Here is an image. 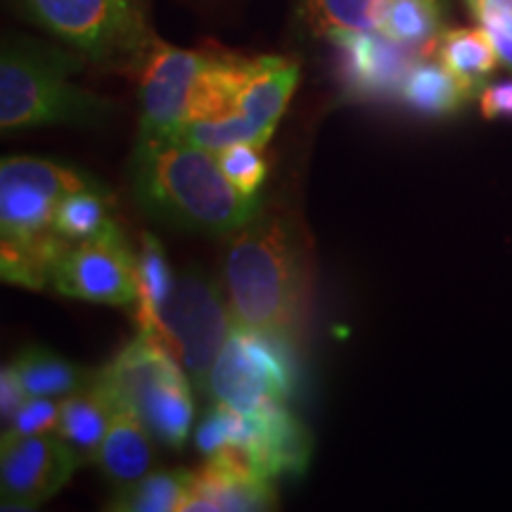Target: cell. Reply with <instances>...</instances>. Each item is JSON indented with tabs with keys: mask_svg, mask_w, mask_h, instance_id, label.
I'll return each mask as SVG.
<instances>
[{
	"mask_svg": "<svg viewBox=\"0 0 512 512\" xmlns=\"http://www.w3.org/2000/svg\"><path fill=\"white\" fill-rule=\"evenodd\" d=\"M117 408L98 384L81 389L60 399V418L55 434L79 456L81 465H93L102 439L110 430L112 415Z\"/></svg>",
	"mask_w": 512,
	"mask_h": 512,
	"instance_id": "cell-17",
	"label": "cell"
},
{
	"mask_svg": "<svg viewBox=\"0 0 512 512\" xmlns=\"http://www.w3.org/2000/svg\"><path fill=\"white\" fill-rule=\"evenodd\" d=\"M57 418H60V401L43 399V396H31V399L19 408L15 418L10 420V425L3 427V439H0V444L24 437H36V434L55 432Z\"/></svg>",
	"mask_w": 512,
	"mask_h": 512,
	"instance_id": "cell-29",
	"label": "cell"
},
{
	"mask_svg": "<svg viewBox=\"0 0 512 512\" xmlns=\"http://www.w3.org/2000/svg\"><path fill=\"white\" fill-rule=\"evenodd\" d=\"M98 181L41 157H5L0 164V275L5 283L46 290L72 249L55 230V211L69 192Z\"/></svg>",
	"mask_w": 512,
	"mask_h": 512,
	"instance_id": "cell-2",
	"label": "cell"
},
{
	"mask_svg": "<svg viewBox=\"0 0 512 512\" xmlns=\"http://www.w3.org/2000/svg\"><path fill=\"white\" fill-rule=\"evenodd\" d=\"M223 280L233 325L292 337L304 302V261L292 221L261 211L235 230Z\"/></svg>",
	"mask_w": 512,
	"mask_h": 512,
	"instance_id": "cell-3",
	"label": "cell"
},
{
	"mask_svg": "<svg viewBox=\"0 0 512 512\" xmlns=\"http://www.w3.org/2000/svg\"><path fill=\"white\" fill-rule=\"evenodd\" d=\"M275 505L273 479L256 475L235 453H216L195 472L185 512H264Z\"/></svg>",
	"mask_w": 512,
	"mask_h": 512,
	"instance_id": "cell-14",
	"label": "cell"
},
{
	"mask_svg": "<svg viewBox=\"0 0 512 512\" xmlns=\"http://www.w3.org/2000/svg\"><path fill=\"white\" fill-rule=\"evenodd\" d=\"M264 147L254 143H240L219 152V164L230 183L245 195H259V188L266 181V159Z\"/></svg>",
	"mask_w": 512,
	"mask_h": 512,
	"instance_id": "cell-27",
	"label": "cell"
},
{
	"mask_svg": "<svg viewBox=\"0 0 512 512\" xmlns=\"http://www.w3.org/2000/svg\"><path fill=\"white\" fill-rule=\"evenodd\" d=\"M377 0H302V15L318 36L375 29Z\"/></svg>",
	"mask_w": 512,
	"mask_h": 512,
	"instance_id": "cell-26",
	"label": "cell"
},
{
	"mask_svg": "<svg viewBox=\"0 0 512 512\" xmlns=\"http://www.w3.org/2000/svg\"><path fill=\"white\" fill-rule=\"evenodd\" d=\"M136 3H140V0H136Z\"/></svg>",
	"mask_w": 512,
	"mask_h": 512,
	"instance_id": "cell-33",
	"label": "cell"
},
{
	"mask_svg": "<svg viewBox=\"0 0 512 512\" xmlns=\"http://www.w3.org/2000/svg\"><path fill=\"white\" fill-rule=\"evenodd\" d=\"M174 138H181L185 143L219 155V152L240 143H254L259 147H266V143L273 136L266 133L264 128L256 126L254 121H249L245 114L230 112L221 114V117L190 121V124H185Z\"/></svg>",
	"mask_w": 512,
	"mask_h": 512,
	"instance_id": "cell-25",
	"label": "cell"
},
{
	"mask_svg": "<svg viewBox=\"0 0 512 512\" xmlns=\"http://www.w3.org/2000/svg\"><path fill=\"white\" fill-rule=\"evenodd\" d=\"M233 330L223 287L200 268L176 275L174 290L150 320L138 325L140 335L155 339L181 363L192 387L207 392V382L223 344Z\"/></svg>",
	"mask_w": 512,
	"mask_h": 512,
	"instance_id": "cell-6",
	"label": "cell"
},
{
	"mask_svg": "<svg viewBox=\"0 0 512 512\" xmlns=\"http://www.w3.org/2000/svg\"><path fill=\"white\" fill-rule=\"evenodd\" d=\"M470 3H475V0H467V5H470Z\"/></svg>",
	"mask_w": 512,
	"mask_h": 512,
	"instance_id": "cell-32",
	"label": "cell"
},
{
	"mask_svg": "<svg viewBox=\"0 0 512 512\" xmlns=\"http://www.w3.org/2000/svg\"><path fill=\"white\" fill-rule=\"evenodd\" d=\"M112 228H117V221L112 219V197L100 183L69 192L57 204L55 230L72 247L100 238Z\"/></svg>",
	"mask_w": 512,
	"mask_h": 512,
	"instance_id": "cell-23",
	"label": "cell"
},
{
	"mask_svg": "<svg viewBox=\"0 0 512 512\" xmlns=\"http://www.w3.org/2000/svg\"><path fill=\"white\" fill-rule=\"evenodd\" d=\"M439 24V0H377L375 3V31L415 53H432L437 48L441 36Z\"/></svg>",
	"mask_w": 512,
	"mask_h": 512,
	"instance_id": "cell-18",
	"label": "cell"
},
{
	"mask_svg": "<svg viewBox=\"0 0 512 512\" xmlns=\"http://www.w3.org/2000/svg\"><path fill=\"white\" fill-rule=\"evenodd\" d=\"M155 444L152 434L136 413L114 411L110 430L102 439L95 467L112 486H124L145 477L155 467Z\"/></svg>",
	"mask_w": 512,
	"mask_h": 512,
	"instance_id": "cell-16",
	"label": "cell"
},
{
	"mask_svg": "<svg viewBox=\"0 0 512 512\" xmlns=\"http://www.w3.org/2000/svg\"><path fill=\"white\" fill-rule=\"evenodd\" d=\"M192 479L190 470H152L136 482L114 486L107 503L112 512H185Z\"/></svg>",
	"mask_w": 512,
	"mask_h": 512,
	"instance_id": "cell-19",
	"label": "cell"
},
{
	"mask_svg": "<svg viewBox=\"0 0 512 512\" xmlns=\"http://www.w3.org/2000/svg\"><path fill=\"white\" fill-rule=\"evenodd\" d=\"M31 399L24 389L22 380H19L15 366H5L0 373V418H3V427L10 425V420L15 418L19 408Z\"/></svg>",
	"mask_w": 512,
	"mask_h": 512,
	"instance_id": "cell-30",
	"label": "cell"
},
{
	"mask_svg": "<svg viewBox=\"0 0 512 512\" xmlns=\"http://www.w3.org/2000/svg\"><path fill=\"white\" fill-rule=\"evenodd\" d=\"M399 98L406 102L408 110L422 117H448L460 110L470 93L441 62L415 60L411 72L403 79Z\"/></svg>",
	"mask_w": 512,
	"mask_h": 512,
	"instance_id": "cell-22",
	"label": "cell"
},
{
	"mask_svg": "<svg viewBox=\"0 0 512 512\" xmlns=\"http://www.w3.org/2000/svg\"><path fill=\"white\" fill-rule=\"evenodd\" d=\"M38 27L95 62L126 64L150 43L136 0H22Z\"/></svg>",
	"mask_w": 512,
	"mask_h": 512,
	"instance_id": "cell-8",
	"label": "cell"
},
{
	"mask_svg": "<svg viewBox=\"0 0 512 512\" xmlns=\"http://www.w3.org/2000/svg\"><path fill=\"white\" fill-rule=\"evenodd\" d=\"M470 10L494 43L498 60L512 67V0H475Z\"/></svg>",
	"mask_w": 512,
	"mask_h": 512,
	"instance_id": "cell-28",
	"label": "cell"
},
{
	"mask_svg": "<svg viewBox=\"0 0 512 512\" xmlns=\"http://www.w3.org/2000/svg\"><path fill=\"white\" fill-rule=\"evenodd\" d=\"M247 418L245 446L230 453H238L256 475L273 482L285 475H304L311 463L313 439L297 415H292L287 406H273Z\"/></svg>",
	"mask_w": 512,
	"mask_h": 512,
	"instance_id": "cell-13",
	"label": "cell"
},
{
	"mask_svg": "<svg viewBox=\"0 0 512 512\" xmlns=\"http://www.w3.org/2000/svg\"><path fill=\"white\" fill-rule=\"evenodd\" d=\"M79 64L62 50L27 38H10L0 55V128L98 126L110 119L112 102L76 86L69 74Z\"/></svg>",
	"mask_w": 512,
	"mask_h": 512,
	"instance_id": "cell-4",
	"label": "cell"
},
{
	"mask_svg": "<svg viewBox=\"0 0 512 512\" xmlns=\"http://www.w3.org/2000/svg\"><path fill=\"white\" fill-rule=\"evenodd\" d=\"M81 460L55 432L0 444L3 510H34L72 482Z\"/></svg>",
	"mask_w": 512,
	"mask_h": 512,
	"instance_id": "cell-11",
	"label": "cell"
},
{
	"mask_svg": "<svg viewBox=\"0 0 512 512\" xmlns=\"http://www.w3.org/2000/svg\"><path fill=\"white\" fill-rule=\"evenodd\" d=\"M128 185L150 219L190 233L233 235L261 214L259 195L235 188L216 152L174 136H138Z\"/></svg>",
	"mask_w": 512,
	"mask_h": 512,
	"instance_id": "cell-1",
	"label": "cell"
},
{
	"mask_svg": "<svg viewBox=\"0 0 512 512\" xmlns=\"http://www.w3.org/2000/svg\"><path fill=\"white\" fill-rule=\"evenodd\" d=\"M437 55L470 95L484 86L498 64L494 43L482 27L444 31L437 41Z\"/></svg>",
	"mask_w": 512,
	"mask_h": 512,
	"instance_id": "cell-21",
	"label": "cell"
},
{
	"mask_svg": "<svg viewBox=\"0 0 512 512\" xmlns=\"http://www.w3.org/2000/svg\"><path fill=\"white\" fill-rule=\"evenodd\" d=\"M299 67L297 62L285 57H254L249 60L247 79L242 83L235 112L245 114L249 121L264 128L266 133H275L280 117L287 110L294 88H297Z\"/></svg>",
	"mask_w": 512,
	"mask_h": 512,
	"instance_id": "cell-15",
	"label": "cell"
},
{
	"mask_svg": "<svg viewBox=\"0 0 512 512\" xmlns=\"http://www.w3.org/2000/svg\"><path fill=\"white\" fill-rule=\"evenodd\" d=\"M19 380L29 396H43V399H64V396L81 392L91 387L95 380L93 370H86L67 358L57 356L55 351L31 347L12 363Z\"/></svg>",
	"mask_w": 512,
	"mask_h": 512,
	"instance_id": "cell-20",
	"label": "cell"
},
{
	"mask_svg": "<svg viewBox=\"0 0 512 512\" xmlns=\"http://www.w3.org/2000/svg\"><path fill=\"white\" fill-rule=\"evenodd\" d=\"M211 55L174 48L155 36L128 62L138 81L140 136H178L192 121L195 93Z\"/></svg>",
	"mask_w": 512,
	"mask_h": 512,
	"instance_id": "cell-9",
	"label": "cell"
},
{
	"mask_svg": "<svg viewBox=\"0 0 512 512\" xmlns=\"http://www.w3.org/2000/svg\"><path fill=\"white\" fill-rule=\"evenodd\" d=\"M95 384L117 411L136 413L157 444L171 451L185 446L195 418L192 382L155 339L138 332L105 368L95 370Z\"/></svg>",
	"mask_w": 512,
	"mask_h": 512,
	"instance_id": "cell-5",
	"label": "cell"
},
{
	"mask_svg": "<svg viewBox=\"0 0 512 512\" xmlns=\"http://www.w3.org/2000/svg\"><path fill=\"white\" fill-rule=\"evenodd\" d=\"M337 46V76L356 100H384L401 93L415 64V50L394 43L380 31H347L330 38Z\"/></svg>",
	"mask_w": 512,
	"mask_h": 512,
	"instance_id": "cell-12",
	"label": "cell"
},
{
	"mask_svg": "<svg viewBox=\"0 0 512 512\" xmlns=\"http://www.w3.org/2000/svg\"><path fill=\"white\" fill-rule=\"evenodd\" d=\"M479 110L486 119H512V79L486 86L479 95Z\"/></svg>",
	"mask_w": 512,
	"mask_h": 512,
	"instance_id": "cell-31",
	"label": "cell"
},
{
	"mask_svg": "<svg viewBox=\"0 0 512 512\" xmlns=\"http://www.w3.org/2000/svg\"><path fill=\"white\" fill-rule=\"evenodd\" d=\"M136 273V325H143L164 304V299L169 297L176 283V275L171 271L162 242L152 233H145L143 242H140V252L136 256Z\"/></svg>",
	"mask_w": 512,
	"mask_h": 512,
	"instance_id": "cell-24",
	"label": "cell"
},
{
	"mask_svg": "<svg viewBox=\"0 0 512 512\" xmlns=\"http://www.w3.org/2000/svg\"><path fill=\"white\" fill-rule=\"evenodd\" d=\"M297 389V361L292 337L266 335L233 325L214 368L207 394L214 403L254 415L287 406Z\"/></svg>",
	"mask_w": 512,
	"mask_h": 512,
	"instance_id": "cell-7",
	"label": "cell"
},
{
	"mask_svg": "<svg viewBox=\"0 0 512 512\" xmlns=\"http://www.w3.org/2000/svg\"><path fill=\"white\" fill-rule=\"evenodd\" d=\"M50 287L81 302L128 306L138 299L136 256L119 226L91 242L74 245L57 264Z\"/></svg>",
	"mask_w": 512,
	"mask_h": 512,
	"instance_id": "cell-10",
	"label": "cell"
}]
</instances>
